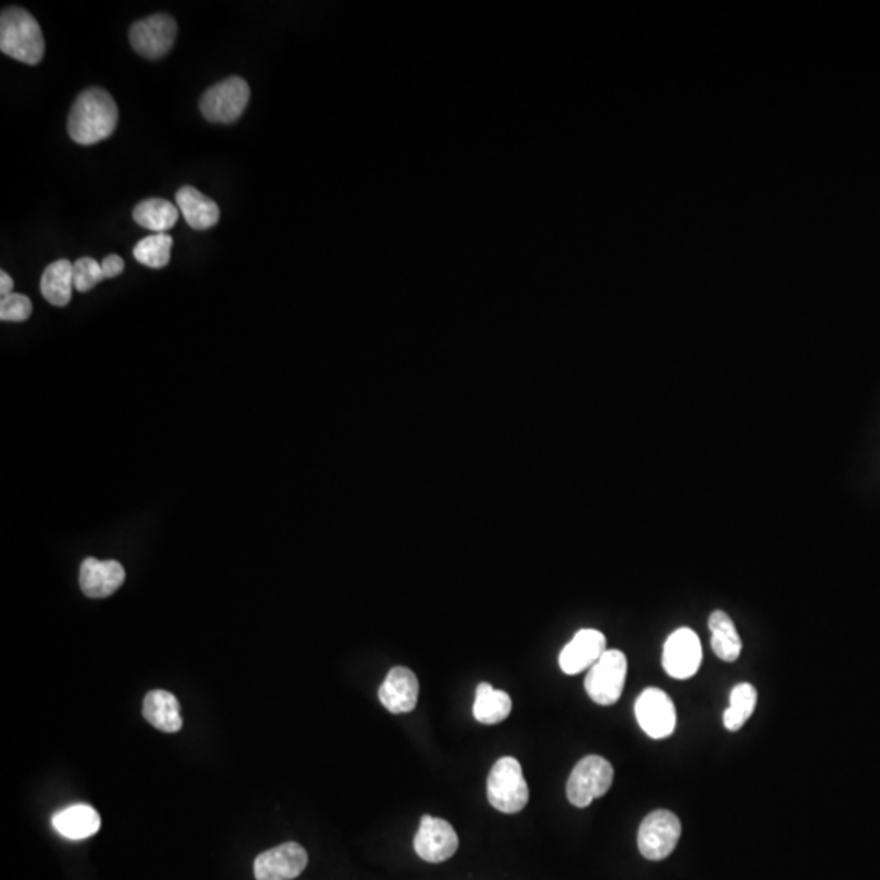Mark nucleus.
Returning a JSON list of instances; mask_svg holds the SVG:
<instances>
[{"mask_svg": "<svg viewBox=\"0 0 880 880\" xmlns=\"http://www.w3.org/2000/svg\"><path fill=\"white\" fill-rule=\"evenodd\" d=\"M459 850V834L447 820L424 816L414 837V851L422 861L439 864Z\"/></svg>", "mask_w": 880, "mask_h": 880, "instance_id": "nucleus-11", "label": "nucleus"}, {"mask_svg": "<svg viewBox=\"0 0 880 880\" xmlns=\"http://www.w3.org/2000/svg\"><path fill=\"white\" fill-rule=\"evenodd\" d=\"M607 651L606 634L592 628L578 631L560 654V667L566 676H578L590 669Z\"/></svg>", "mask_w": 880, "mask_h": 880, "instance_id": "nucleus-13", "label": "nucleus"}, {"mask_svg": "<svg viewBox=\"0 0 880 880\" xmlns=\"http://www.w3.org/2000/svg\"><path fill=\"white\" fill-rule=\"evenodd\" d=\"M33 313L31 300L23 293H10L0 300V320L27 321Z\"/></svg>", "mask_w": 880, "mask_h": 880, "instance_id": "nucleus-26", "label": "nucleus"}, {"mask_svg": "<svg viewBox=\"0 0 880 880\" xmlns=\"http://www.w3.org/2000/svg\"><path fill=\"white\" fill-rule=\"evenodd\" d=\"M682 823L670 810L659 809L642 820L638 831V847L649 861L669 858L679 844Z\"/></svg>", "mask_w": 880, "mask_h": 880, "instance_id": "nucleus-7", "label": "nucleus"}, {"mask_svg": "<svg viewBox=\"0 0 880 880\" xmlns=\"http://www.w3.org/2000/svg\"><path fill=\"white\" fill-rule=\"evenodd\" d=\"M250 101V87L242 77L233 76L206 90L199 101L202 117L211 122H230L242 117Z\"/></svg>", "mask_w": 880, "mask_h": 880, "instance_id": "nucleus-6", "label": "nucleus"}, {"mask_svg": "<svg viewBox=\"0 0 880 880\" xmlns=\"http://www.w3.org/2000/svg\"><path fill=\"white\" fill-rule=\"evenodd\" d=\"M309 864V854L299 843L279 844L254 859L257 880H292L302 874Z\"/></svg>", "mask_w": 880, "mask_h": 880, "instance_id": "nucleus-12", "label": "nucleus"}, {"mask_svg": "<svg viewBox=\"0 0 880 880\" xmlns=\"http://www.w3.org/2000/svg\"><path fill=\"white\" fill-rule=\"evenodd\" d=\"M13 279L7 271H0V296L7 297L13 293Z\"/></svg>", "mask_w": 880, "mask_h": 880, "instance_id": "nucleus-28", "label": "nucleus"}, {"mask_svg": "<svg viewBox=\"0 0 880 880\" xmlns=\"http://www.w3.org/2000/svg\"><path fill=\"white\" fill-rule=\"evenodd\" d=\"M177 206L191 229L208 230L219 222L218 202L193 187H183L177 191Z\"/></svg>", "mask_w": 880, "mask_h": 880, "instance_id": "nucleus-16", "label": "nucleus"}, {"mask_svg": "<svg viewBox=\"0 0 880 880\" xmlns=\"http://www.w3.org/2000/svg\"><path fill=\"white\" fill-rule=\"evenodd\" d=\"M636 719L651 739L672 736L677 726V711L669 694L659 688H646L634 704Z\"/></svg>", "mask_w": 880, "mask_h": 880, "instance_id": "nucleus-9", "label": "nucleus"}, {"mask_svg": "<svg viewBox=\"0 0 880 880\" xmlns=\"http://www.w3.org/2000/svg\"><path fill=\"white\" fill-rule=\"evenodd\" d=\"M52 827L69 840H86L100 830L101 819L92 806L73 804L54 813Z\"/></svg>", "mask_w": 880, "mask_h": 880, "instance_id": "nucleus-17", "label": "nucleus"}, {"mask_svg": "<svg viewBox=\"0 0 880 880\" xmlns=\"http://www.w3.org/2000/svg\"><path fill=\"white\" fill-rule=\"evenodd\" d=\"M529 786L517 758L502 757L488 777V801L502 813L522 812L529 804Z\"/></svg>", "mask_w": 880, "mask_h": 880, "instance_id": "nucleus-3", "label": "nucleus"}, {"mask_svg": "<svg viewBox=\"0 0 880 880\" xmlns=\"http://www.w3.org/2000/svg\"><path fill=\"white\" fill-rule=\"evenodd\" d=\"M40 23L22 7H7L0 16V51L24 64H40L44 56Z\"/></svg>", "mask_w": 880, "mask_h": 880, "instance_id": "nucleus-2", "label": "nucleus"}, {"mask_svg": "<svg viewBox=\"0 0 880 880\" xmlns=\"http://www.w3.org/2000/svg\"><path fill=\"white\" fill-rule=\"evenodd\" d=\"M703 651L698 634L690 628H679L663 644L662 667L672 679H691L700 670Z\"/></svg>", "mask_w": 880, "mask_h": 880, "instance_id": "nucleus-10", "label": "nucleus"}, {"mask_svg": "<svg viewBox=\"0 0 880 880\" xmlns=\"http://www.w3.org/2000/svg\"><path fill=\"white\" fill-rule=\"evenodd\" d=\"M142 714L153 728L162 732H178L183 726V719L180 716V703H178L177 697L171 694L170 691H149L144 698Z\"/></svg>", "mask_w": 880, "mask_h": 880, "instance_id": "nucleus-18", "label": "nucleus"}, {"mask_svg": "<svg viewBox=\"0 0 880 880\" xmlns=\"http://www.w3.org/2000/svg\"><path fill=\"white\" fill-rule=\"evenodd\" d=\"M512 711V700L506 691L494 690L491 684H478L473 704L474 719L481 724L492 726L506 721Z\"/></svg>", "mask_w": 880, "mask_h": 880, "instance_id": "nucleus-21", "label": "nucleus"}, {"mask_svg": "<svg viewBox=\"0 0 880 880\" xmlns=\"http://www.w3.org/2000/svg\"><path fill=\"white\" fill-rule=\"evenodd\" d=\"M118 117L113 97L100 87H90L73 101L68 120L69 136L80 146L97 144L113 134Z\"/></svg>", "mask_w": 880, "mask_h": 880, "instance_id": "nucleus-1", "label": "nucleus"}, {"mask_svg": "<svg viewBox=\"0 0 880 880\" xmlns=\"http://www.w3.org/2000/svg\"><path fill=\"white\" fill-rule=\"evenodd\" d=\"M177 33L178 24L173 17L167 16V13H157V16L147 17V19L132 24L129 30V41L138 54L156 61V59L169 54L174 40H177Z\"/></svg>", "mask_w": 880, "mask_h": 880, "instance_id": "nucleus-8", "label": "nucleus"}, {"mask_svg": "<svg viewBox=\"0 0 880 880\" xmlns=\"http://www.w3.org/2000/svg\"><path fill=\"white\" fill-rule=\"evenodd\" d=\"M72 272L73 288L79 292L92 291L96 286L107 279L101 264H98V261L90 257L79 258L73 263Z\"/></svg>", "mask_w": 880, "mask_h": 880, "instance_id": "nucleus-25", "label": "nucleus"}, {"mask_svg": "<svg viewBox=\"0 0 880 880\" xmlns=\"http://www.w3.org/2000/svg\"><path fill=\"white\" fill-rule=\"evenodd\" d=\"M132 218L142 229L153 233H167L178 222L180 209L167 199H146L136 206Z\"/></svg>", "mask_w": 880, "mask_h": 880, "instance_id": "nucleus-20", "label": "nucleus"}, {"mask_svg": "<svg viewBox=\"0 0 880 880\" xmlns=\"http://www.w3.org/2000/svg\"><path fill=\"white\" fill-rule=\"evenodd\" d=\"M419 682L413 670L393 667L379 690V700L391 714L414 711L418 704Z\"/></svg>", "mask_w": 880, "mask_h": 880, "instance_id": "nucleus-14", "label": "nucleus"}, {"mask_svg": "<svg viewBox=\"0 0 880 880\" xmlns=\"http://www.w3.org/2000/svg\"><path fill=\"white\" fill-rule=\"evenodd\" d=\"M614 771L609 760L600 756L582 758L566 784V794L572 806L584 809L596 799L603 798L613 784Z\"/></svg>", "mask_w": 880, "mask_h": 880, "instance_id": "nucleus-4", "label": "nucleus"}, {"mask_svg": "<svg viewBox=\"0 0 880 880\" xmlns=\"http://www.w3.org/2000/svg\"><path fill=\"white\" fill-rule=\"evenodd\" d=\"M627 673V656L618 649H607L586 677L584 687L590 700L602 707L617 703L623 693Z\"/></svg>", "mask_w": 880, "mask_h": 880, "instance_id": "nucleus-5", "label": "nucleus"}, {"mask_svg": "<svg viewBox=\"0 0 880 880\" xmlns=\"http://www.w3.org/2000/svg\"><path fill=\"white\" fill-rule=\"evenodd\" d=\"M758 693L756 687L750 683H739L733 687L731 693V704L726 709L722 721L726 729L731 732L739 731L749 721L757 708Z\"/></svg>", "mask_w": 880, "mask_h": 880, "instance_id": "nucleus-23", "label": "nucleus"}, {"mask_svg": "<svg viewBox=\"0 0 880 880\" xmlns=\"http://www.w3.org/2000/svg\"><path fill=\"white\" fill-rule=\"evenodd\" d=\"M708 627L714 654L724 662H736L742 652V639L737 633L732 618L722 610H714L709 614Z\"/></svg>", "mask_w": 880, "mask_h": 880, "instance_id": "nucleus-19", "label": "nucleus"}, {"mask_svg": "<svg viewBox=\"0 0 880 880\" xmlns=\"http://www.w3.org/2000/svg\"><path fill=\"white\" fill-rule=\"evenodd\" d=\"M173 239L169 233H153L134 247V258L147 268L160 269L170 263Z\"/></svg>", "mask_w": 880, "mask_h": 880, "instance_id": "nucleus-24", "label": "nucleus"}, {"mask_svg": "<svg viewBox=\"0 0 880 880\" xmlns=\"http://www.w3.org/2000/svg\"><path fill=\"white\" fill-rule=\"evenodd\" d=\"M101 268H103L104 278H117L120 276L122 271H124V260L118 254H108L103 261H101Z\"/></svg>", "mask_w": 880, "mask_h": 880, "instance_id": "nucleus-27", "label": "nucleus"}, {"mask_svg": "<svg viewBox=\"0 0 880 880\" xmlns=\"http://www.w3.org/2000/svg\"><path fill=\"white\" fill-rule=\"evenodd\" d=\"M126 572L120 562L87 558L80 566V589L90 599H107L124 582Z\"/></svg>", "mask_w": 880, "mask_h": 880, "instance_id": "nucleus-15", "label": "nucleus"}, {"mask_svg": "<svg viewBox=\"0 0 880 880\" xmlns=\"http://www.w3.org/2000/svg\"><path fill=\"white\" fill-rule=\"evenodd\" d=\"M73 264L69 260H58L49 264L41 276V293L51 306L66 307L72 299Z\"/></svg>", "mask_w": 880, "mask_h": 880, "instance_id": "nucleus-22", "label": "nucleus"}]
</instances>
